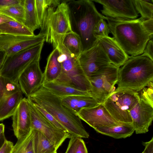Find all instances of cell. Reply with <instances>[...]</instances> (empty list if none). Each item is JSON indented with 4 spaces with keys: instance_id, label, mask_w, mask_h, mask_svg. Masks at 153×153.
Instances as JSON below:
<instances>
[{
    "instance_id": "6da1fadb",
    "label": "cell",
    "mask_w": 153,
    "mask_h": 153,
    "mask_svg": "<svg viewBox=\"0 0 153 153\" xmlns=\"http://www.w3.org/2000/svg\"><path fill=\"white\" fill-rule=\"evenodd\" d=\"M68 7L71 30L79 37L82 52L95 45L98 40L94 30L101 19L106 17L97 10L91 0L65 1Z\"/></svg>"
},
{
    "instance_id": "7a4b0ae2",
    "label": "cell",
    "mask_w": 153,
    "mask_h": 153,
    "mask_svg": "<svg viewBox=\"0 0 153 153\" xmlns=\"http://www.w3.org/2000/svg\"><path fill=\"white\" fill-rule=\"evenodd\" d=\"M110 33L128 55L135 56L143 53L150 36L142 26L140 18L115 19L106 17Z\"/></svg>"
},
{
    "instance_id": "3957f363",
    "label": "cell",
    "mask_w": 153,
    "mask_h": 153,
    "mask_svg": "<svg viewBox=\"0 0 153 153\" xmlns=\"http://www.w3.org/2000/svg\"><path fill=\"white\" fill-rule=\"evenodd\" d=\"M27 98L51 114L71 137H89V134L83 126L81 120L62 104L60 97L45 87L42 86Z\"/></svg>"
},
{
    "instance_id": "277c9868",
    "label": "cell",
    "mask_w": 153,
    "mask_h": 153,
    "mask_svg": "<svg viewBox=\"0 0 153 153\" xmlns=\"http://www.w3.org/2000/svg\"><path fill=\"white\" fill-rule=\"evenodd\" d=\"M153 80V61L141 55L130 56L118 72L117 90L138 92Z\"/></svg>"
},
{
    "instance_id": "5b68a950",
    "label": "cell",
    "mask_w": 153,
    "mask_h": 153,
    "mask_svg": "<svg viewBox=\"0 0 153 153\" xmlns=\"http://www.w3.org/2000/svg\"><path fill=\"white\" fill-rule=\"evenodd\" d=\"M56 48L60 51L58 59L61 65V71L55 81L91 93L90 82L82 69L77 58L72 56L62 44Z\"/></svg>"
},
{
    "instance_id": "8992f818",
    "label": "cell",
    "mask_w": 153,
    "mask_h": 153,
    "mask_svg": "<svg viewBox=\"0 0 153 153\" xmlns=\"http://www.w3.org/2000/svg\"><path fill=\"white\" fill-rule=\"evenodd\" d=\"M140 99L138 92L126 89H115L102 104L116 120L121 123L132 124L130 111Z\"/></svg>"
},
{
    "instance_id": "52a82bcc",
    "label": "cell",
    "mask_w": 153,
    "mask_h": 153,
    "mask_svg": "<svg viewBox=\"0 0 153 153\" xmlns=\"http://www.w3.org/2000/svg\"><path fill=\"white\" fill-rule=\"evenodd\" d=\"M44 42L7 56L0 71V75L18 83L19 77L23 71L32 62L40 57Z\"/></svg>"
},
{
    "instance_id": "ba28073f",
    "label": "cell",
    "mask_w": 153,
    "mask_h": 153,
    "mask_svg": "<svg viewBox=\"0 0 153 153\" xmlns=\"http://www.w3.org/2000/svg\"><path fill=\"white\" fill-rule=\"evenodd\" d=\"M119 67L112 64L88 78L91 86V96L99 103L115 90Z\"/></svg>"
},
{
    "instance_id": "9c48e42d",
    "label": "cell",
    "mask_w": 153,
    "mask_h": 153,
    "mask_svg": "<svg viewBox=\"0 0 153 153\" xmlns=\"http://www.w3.org/2000/svg\"><path fill=\"white\" fill-rule=\"evenodd\" d=\"M71 31L68 7L65 1H62L51 17L45 41L55 48L62 44L65 36Z\"/></svg>"
},
{
    "instance_id": "30bf717a",
    "label": "cell",
    "mask_w": 153,
    "mask_h": 153,
    "mask_svg": "<svg viewBox=\"0 0 153 153\" xmlns=\"http://www.w3.org/2000/svg\"><path fill=\"white\" fill-rule=\"evenodd\" d=\"M30 113L31 128L42 133L57 150L67 138L71 137L68 132L56 127L37 110L33 102L27 98Z\"/></svg>"
},
{
    "instance_id": "8fae6325",
    "label": "cell",
    "mask_w": 153,
    "mask_h": 153,
    "mask_svg": "<svg viewBox=\"0 0 153 153\" xmlns=\"http://www.w3.org/2000/svg\"><path fill=\"white\" fill-rule=\"evenodd\" d=\"M77 59L82 69L88 78L111 64L98 41L91 48L82 52Z\"/></svg>"
},
{
    "instance_id": "7c38bea8",
    "label": "cell",
    "mask_w": 153,
    "mask_h": 153,
    "mask_svg": "<svg viewBox=\"0 0 153 153\" xmlns=\"http://www.w3.org/2000/svg\"><path fill=\"white\" fill-rule=\"evenodd\" d=\"M45 40V35L39 33L33 36L0 34V50L10 56Z\"/></svg>"
},
{
    "instance_id": "4fadbf2b",
    "label": "cell",
    "mask_w": 153,
    "mask_h": 153,
    "mask_svg": "<svg viewBox=\"0 0 153 153\" xmlns=\"http://www.w3.org/2000/svg\"><path fill=\"white\" fill-rule=\"evenodd\" d=\"M76 115L94 129L100 127L114 126L124 123L116 120L102 103L82 108Z\"/></svg>"
},
{
    "instance_id": "5bb4252c",
    "label": "cell",
    "mask_w": 153,
    "mask_h": 153,
    "mask_svg": "<svg viewBox=\"0 0 153 153\" xmlns=\"http://www.w3.org/2000/svg\"><path fill=\"white\" fill-rule=\"evenodd\" d=\"M102 6L101 11L105 17L115 19H136L138 13L132 0H91Z\"/></svg>"
},
{
    "instance_id": "9a60e30c",
    "label": "cell",
    "mask_w": 153,
    "mask_h": 153,
    "mask_svg": "<svg viewBox=\"0 0 153 153\" xmlns=\"http://www.w3.org/2000/svg\"><path fill=\"white\" fill-rule=\"evenodd\" d=\"M39 58L31 63L20 76L18 83L22 93L27 97L42 86L43 74L40 68Z\"/></svg>"
},
{
    "instance_id": "2e32d148",
    "label": "cell",
    "mask_w": 153,
    "mask_h": 153,
    "mask_svg": "<svg viewBox=\"0 0 153 153\" xmlns=\"http://www.w3.org/2000/svg\"><path fill=\"white\" fill-rule=\"evenodd\" d=\"M130 113L136 134L147 132L153 120V105L140 98Z\"/></svg>"
},
{
    "instance_id": "e0dca14e",
    "label": "cell",
    "mask_w": 153,
    "mask_h": 153,
    "mask_svg": "<svg viewBox=\"0 0 153 153\" xmlns=\"http://www.w3.org/2000/svg\"><path fill=\"white\" fill-rule=\"evenodd\" d=\"M12 126L17 139L27 134L31 129L30 113L28 99L23 98L12 116Z\"/></svg>"
},
{
    "instance_id": "ac0fdd59",
    "label": "cell",
    "mask_w": 153,
    "mask_h": 153,
    "mask_svg": "<svg viewBox=\"0 0 153 153\" xmlns=\"http://www.w3.org/2000/svg\"><path fill=\"white\" fill-rule=\"evenodd\" d=\"M96 36L111 63L114 65L120 68L130 57L125 52L113 37L97 35Z\"/></svg>"
},
{
    "instance_id": "d6986e66",
    "label": "cell",
    "mask_w": 153,
    "mask_h": 153,
    "mask_svg": "<svg viewBox=\"0 0 153 153\" xmlns=\"http://www.w3.org/2000/svg\"><path fill=\"white\" fill-rule=\"evenodd\" d=\"M39 34H47L51 17L61 1L56 0H35Z\"/></svg>"
},
{
    "instance_id": "ffe728a7",
    "label": "cell",
    "mask_w": 153,
    "mask_h": 153,
    "mask_svg": "<svg viewBox=\"0 0 153 153\" xmlns=\"http://www.w3.org/2000/svg\"><path fill=\"white\" fill-rule=\"evenodd\" d=\"M61 100L64 106L76 115L82 108L94 107L99 104L91 96L87 95L69 96L61 98Z\"/></svg>"
},
{
    "instance_id": "44dd1931",
    "label": "cell",
    "mask_w": 153,
    "mask_h": 153,
    "mask_svg": "<svg viewBox=\"0 0 153 153\" xmlns=\"http://www.w3.org/2000/svg\"><path fill=\"white\" fill-rule=\"evenodd\" d=\"M59 54V49L56 48L48 57L43 73V84L55 80L60 74L61 71V65L58 59Z\"/></svg>"
},
{
    "instance_id": "7402d4cb",
    "label": "cell",
    "mask_w": 153,
    "mask_h": 153,
    "mask_svg": "<svg viewBox=\"0 0 153 153\" xmlns=\"http://www.w3.org/2000/svg\"><path fill=\"white\" fill-rule=\"evenodd\" d=\"M23 94L18 91L0 100V121L13 116L23 98Z\"/></svg>"
},
{
    "instance_id": "603a6c76",
    "label": "cell",
    "mask_w": 153,
    "mask_h": 153,
    "mask_svg": "<svg viewBox=\"0 0 153 153\" xmlns=\"http://www.w3.org/2000/svg\"><path fill=\"white\" fill-rule=\"evenodd\" d=\"M42 86L60 98L76 95L91 96L90 92L82 91L55 81L44 83Z\"/></svg>"
},
{
    "instance_id": "cb8c5ba5",
    "label": "cell",
    "mask_w": 153,
    "mask_h": 153,
    "mask_svg": "<svg viewBox=\"0 0 153 153\" xmlns=\"http://www.w3.org/2000/svg\"><path fill=\"white\" fill-rule=\"evenodd\" d=\"M94 130L98 133L116 139L129 137L134 132L132 124L125 123L114 126L100 127Z\"/></svg>"
},
{
    "instance_id": "d4e9b609",
    "label": "cell",
    "mask_w": 153,
    "mask_h": 153,
    "mask_svg": "<svg viewBox=\"0 0 153 153\" xmlns=\"http://www.w3.org/2000/svg\"><path fill=\"white\" fill-rule=\"evenodd\" d=\"M0 34L33 36V32L24 24L12 20L0 25Z\"/></svg>"
},
{
    "instance_id": "484cf974",
    "label": "cell",
    "mask_w": 153,
    "mask_h": 153,
    "mask_svg": "<svg viewBox=\"0 0 153 153\" xmlns=\"http://www.w3.org/2000/svg\"><path fill=\"white\" fill-rule=\"evenodd\" d=\"M33 132L34 153H57L55 146L42 133L35 129Z\"/></svg>"
},
{
    "instance_id": "4316f807",
    "label": "cell",
    "mask_w": 153,
    "mask_h": 153,
    "mask_svg": "<svg viewBox=\"0 0 153 153\" xmlns=\"http://www.w3.org/2000/svg\"><path fill=\"white\" fill-rule=\"evenodd\" d=\"M62 45L74 57L77 58L82 52V45L79 36L73 31L67 33L63 38Z\"/></svg>"
},
{
    "instance_id": "83f0119b",
    "label": "cell",
    "mask_w": 153,
    "mask_h": 153,
    "mask_svg": "<svg viewBox=\"0 0 153 153\" xmlns=\"http://www.w3.org/2000/svg\"><path fill=\"white\" fill-rule=\"evenodd\" d=\"M25 21L24 25L33 32L39 28L36 14L35 0H24Z\"/></svg>"
},
{
    "instance_id": "f1b7e54d",
    "label": "cell",
    "mask_w": 153,
    "mask_h": 153,
    "mask_svg": "<svg viewBox=\"0 0 153 153\" xmlns=\"http://www.w3.org/2000/svg\"><path fill=\"white\" fill-rule=\"evenodd\" d=\"M11 153H34L32 128L27 134L18 139Z\"/></svg>"
},
{
    "instance_id": "f546056e",
    "label": "cell",
    "mask_w": 153,
    "mask_h": 153,
    "mask_svg": "<svg viewBox=\"0 0 153 153\" xmlns=\"http://www.w3.org/2000/svg\"><path fill=\"white\" fill-rule=\"evenodd\" d=\"M24 0L19 4L0 8V14L10 17L13 20L24 24L25 21V10Z\"/></svg>"
},
{
    "instance_id": "4dcf8cb0",
    "label": "cell",
    "mask_w": 153,
    "mask_h": 153,
    "mask_svg": "<svg viewBox=\"0 0 153 153\" xmlns=\"http://www.w3.org/2000/svg\"><path fill=\"white\" fill-rule=\"evenodd\" d=\"M141 20L153 19V0H132Z\"/></svg>"
},
{
    "instance_id": "1f68e13d",
    "label": "cell",
    "mask_w": 153,
    "mask_h": 153,
    "mask_svg": "<svg viewBox=\"0 0 153 153\" xmlns=\"http://www.w3.org/2000/svg\"><path fill=\"white\" fill-rule=\"evenodd\" d=\"M20 91H22L19 83L0 75V100Z\"/></svg>"
},
{
    "instance_id": "d6a6232c",
    "label": "cell",
    "mask_w": 153,
    "mask_h": 153,
    "mask_svg": "<svg viewBox=\"0 0 153 153\" xmlns=\"http://www.w3.org/2000/svg\"><path fill=\"white\" fill-rule=\"evenodd\" d=\"M32 102L35 108L46 120L56 128L67 132L65 128L51 114L40 105Z\"/></svg>"
},
{
    "instance_id": "836d02e7",
    "label": "cell",
    "mask_w": 153,
    "mask_h": 153,
    "mask_svg": "<svg viewBox=\"0 0 153 153\" xmlns=\"http://www.w3.org/2000/svg\"><path fill=\"white\" fill-rule=\"evenodd\" d=\"M140 98L153 105V80L138 92Z\"/></svg>"
},
{
    "instance_id": "e575fe53",
    "label": "cell",
    "mask_w": 153,
    "mask_h": 153,
    "mask_svg": "<svg viewBox=\"0 0 153 153\" xmlns=\"http://www.w3.org/2000/svg\"><path fill=\"white\" fill-rule=\"evenodd\" d=\"M95 36H108L110 33L108 23L103 19H100L96 25L94 30Z\"/></svg>"
},
{
    "instance_id": "d590c367",
    "label": "cell",
    "mask_w": 153,
    "mask_h": 153,
    "mask_svg": "<svg viewBox=\"0 0 153 153\" xmlns=\"http://www.w3.org/2000/svg\"><path fill=\"white\" fill-rule=\"evenodd\" d=\"M141 21L142 26L149 35L150 39L153 38V19Z\"/></svg>"
},
{
    "instance_id": "8d00e7d4",
    "label": "cell",
    "mask_w": 153,
    "mask_h": 153,
    "mask_svg": "<svg viewBox=\"0 0 153 153\" xmlns=\"http://www.w3.org/2000/svg\"><path fill=\"white\" fill-rule=\"evenodd\" d=\"M142 55L148 57L153 61V38L150 39L147 43Z\"/></svg>"
},
{
    "instance_id": "74e56055",
    "label": "cell",
    "mask_w": 153,
    "mask_h": 153,
    "mask_svg": "<svg viewBox=\"0 0 153 153\" xmlns=\"http://www.w3.org/2000/svg\"><path fill=\"white\" fill-rule=\"evenodd\" d=\"M79 138L76 137H72L70 138L68 145L65 153H75Z\"/></svg>"
},
{
    "instance_id": "f35d334b",
    "label": "cell",
    "mask_w": 153,
    "mask_h": 153,
    "mask_svg": "<svg viewBox=\"0 0 153 153\" xmlns=\"http://www.w3.org/2000/svg\"><path fill=\"white\" fill-rule=\"evenodd\" d=\"M13 146L12 142L6 140L0 149V153H11Z\"/></svg>"
},
{
    "instance_id": "ab89813d",
    "label": "cell",
    "mask_w": 153,
    "mask_h": 153,
    "mask_svg": "<svg viewBox=\"0 0 153 153\" xmlns=\"http://www.w3.org/2000/svg\"><path fill=\"white\" fill-rule=\"evenodd\" d=\"M75 153H88L85 143L82 138H79Z\"/></svg>"
},
{
    "instance_id": "60d3db41",
    "label": "cell",
    "mask_w": 153,
    "mask_h": 153,
    "mask_svg": "<svg viewBox=\"0 0 153 153\" xmlns=\"http://www.w3.org/2000/svg\"><path fill=\"white\" fill-rule=\"evenodd\" d=\"M22 0H0V8L10 7L21 3Z\"/></svg>"
},
{
    "instance_id": "b9f144b4",
    "label": "cell",
    "mask_w": 153,
    "mask_h": 153,
    "mask_svg": "<svg viewBox=\"0 0 153 153\" xmlns=\"http://www.w3.org/2000/svg\"><path fill=\"white\" fill-rule=\"evenodd\" d=\"M142 144L144 147V153H153V137L149 141L142 142Z\"/></svg>"
},
{
    "instance_id": "7bdbcfd3",
    "label": "cell",
    "mask_w": 153,
    "mask_h": 153,
    "mask_svg": "<svg viewBox=\"0 0 153 153\" xmlns=\"http://www.w3.org/2000/svg\"><path fill=\"white\" fill-rule=\"evenodd\" d=\"M6 57L7 55L5 52L3 51L0 50V71Z\"/></svg>"
},
{
    "instance_id": "ee69618b",
    "label": "cell",
    "mask_w": 153,
    "mask_h": 153,
    "mask_svg": "<svg viewBox=\"0 0 153 153\" xmlns=\"http://www.w3.org/2000/svg\"><path fill=\"white\" fill-rule=\"evenodd\" d=\"M12 20H14L9 17L0 14V25Z\"/></svg>"
},
{
    "instance_id": "f6af8a7d",
    "label": "cell",
    "mask_w": 153,
    "mask_h": 153,
    "mask_svg": "<svg viewBox=\"0 0 153 153\" xmlns=\"http://www.w3.org/2000/svg\"><path fill=\"white\" fill-rule=\"evenodd\" d=\"M6 140L4 133L0 134V149Z\"/></svg>"
},
{
    "instance_id": "bcb514c9",
    "label": "cell",
    "mask_w": 153,
    "mask_h": 153,
    "mask_svg": "<svg viewBox=\"0 0 153 153\" xmlns=\"http://www.w3.org/2000/svg\"><path fill=\"white\" fill-rule=\"evenodd\" d=\"M4 125L3 123L0 124V134L4 133Z\"/></svg>"
},
{
    "instance_id": "7dc6e473",
    "label": "cell",
    "mask_w": 153,
    "mask_h": 153,
    "mask_svg": "<svg viewBox=\"0 0 153 153\" xmlns=\"http://www.w3.org/2000/svg\"><path fill=\"white\" fill-rule=\"evenodd\" d=\"M142 153H144V152H142Z\"/></svg>"
},
{
    "instance_id": "c3c4849f",
    "label": "cell",
    "mask_w": 153,
    "mask_h": 153,
    "mask_svg": "<svg viewBox=\"0 0 153 153\" xmlns=\"http://www.w3.org/2000/svg\"></svg>"
},
{
    "instance_id": "681fc988",
    "label": "cell",
    "mask_w": 153,
    "mask_h": 153,
    "mask_svg": "<svg viewBox=\"0 0 153 153\" xmlns=\"http://www.w3.org/2000/svg\"></svg>"
}]
</instances>
